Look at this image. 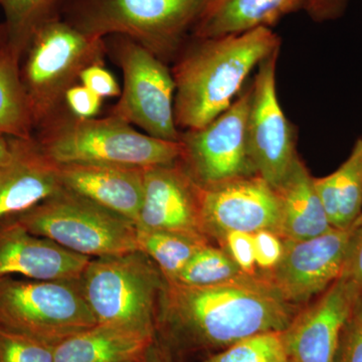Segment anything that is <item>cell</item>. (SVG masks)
<instances>
[{
	"mask_svg": "<svg viewBox=\"0 0 362 362\" xmlns=\"http://www.w3.org/2000/svg\"><path fill=\"white\" fill-rule=\"evenodd\" d=\"M126 362H173L169 356L168 349L158 342H154V344L148 349V351L140 358L134 359Z\"/></svg>",
	"mask_w": 362,
	"mask_h": 362,
	"instance_id": "36",
	"label": "cell"
},
{
	"mask_svg": "<svg viewBox=\"0 0 362 362\" xmlns=\"http://www.w3.org/2000/svg\"><path fill=\"white\" fill-rule=\"evenodd\" d=\"M280 51L258 66L251 84L247 121L250 157L257 175L278 188L289 173L295 159L296 128L286 117L277 94L276 68Z\"/></svg>",
	"mask_w": 362,
	"mask_h": 362,
	"instance_id": "11",
	"label": "cell"
},
{
	"mask_svg": "<svg viewBox=\"0 0 362 362\" xmlns=\"http://www.w3.org/2000/svg\"><path fill=\"white\" fill-rule=\"evenodd\" d=\"M285 331H272L245 338L204 362H289Z\"/></svg>",
	"mask_w": 362,
	"mask_h": 362,
	"instance_id": "27",
	"label": "cell"
},
{
	"mask_svg": "<svg viewBox=\"0 0 362 362\" xmlns=\"http://www.w3.org/2000/svg\"><path fill=\"white\" fill-rule=\"evenodd\" d=\"M107 56L123 74L120 99L112 115L138 126L147 135L180 142L175 118V82L168 64L124 35L105 37Z\"/></svg>",
	"mask_w": 362,
	"mask_h": 362,
	"instance_id": "9",
	"label": "cell"
},
{
	"mask_svg": "<svg viewBox=\"0 0 362 362\" xmlns=\"http://www.w3.org/2000/svg\"><path fill=\"white\" fill-rule=\"evenodd\" d=\"M68 192L85 197L136 223L141 206L145 169L109 164H58Z\"/></svg>",
	"mask_w": 362,
	"mask_h": 362,
	"instance_id": "18",
	"label": "cell"
},
{
	"mask_svg": "<svg viewBox=\"0 0 362 362\" xmlns=\"http://www.w3.org/2000/svg\"><path fill=\"white\" fill-rule=\"evenodd\" d=\"M347 0H308L304 11L316 23L337 20L344 13Z\"/></svg>",
	"mask_w": 362,
	"mask_h": 362,
	"instance_id": "35",
	"label": "cell"
},
{
	"mask_svg": "<svg viewBox=\"0 0 362 362\" xmlns=\"http://www.w3.org/2000/svg\"><path fill=\"white\" fill-rule=\"evenodd\" d=\"M290 362V361H289Z\"/></svg>",
	"mask_w": 362,
	"mask_h": 362,
	"instance_id": "39",
	"label": "cell"
},
{
	"mask_svg": "<svg viewBox=\"0 0 362 362\" xmlns=\"http://www.w3.org/2000/svg\"><path fill=\"white\" fill-rule=\"evenodd\" d=\"M103 104V98L81 85H74L68 90L65 96L66 109L73 115L81 118H95Z\"/></svg>",
	"mask_w": 362,
	"mask_h": 362,
	"instance_id": "32",
	"label": "cell"
},
{
	"mask_svg": "<svg viewBox=\"0 0 362 362\" xmlns=\"http://www.w3.org/2000/svg\"><path fill=\"white\" fill-rule=\"evenodd\" d=\"M357 221L346 230L333 228L310 239H283L282 258L273 270L262 275L290 303H307L341 277Z\"/></svg>",
	"mask_w": 362,
	"mask_h": 362,
	"instance_id": "12",
	"label": "cell"
},
{
	"mask_svg": "<svg viewBox=\"0 0 362 362\" xmlns=\"http://www.w3.org/2000/svg\"><path fill=\"white\" fill-rule=\"evenodd\" d=\"M313 178L298 156L284 181L276 188L280 201L278 235L282 239H310L332 230Z\"/></svg>",
	"mask_w": 362,
	"mask_h": 362,
	"instance_id": "20",
	"label": "cell"
},
{
	"mask_svg": "<svg viewBox=\"0 0 362 362\" xmlns=\"http://www.w3.org/2000/svg\"><path fill=\"white\" fill-rule=\"evenodd\" d=\"M105 39L90 37L59 14L37 28L21 58V77L35 131L65 108L66 93L88 66L104 65Z\"/></svg>",
	"mask_w": 362,
	"mask_h": 362,
	"instance_id": "5",
	"label": "cell"
},
{
	"mask_svg": "<svg viewBox=\"0 0 362 362\" xmlns=\"http://www.w3.org/2000/svg\"><path fill=\"white\" fill-rule=\"evenodd\" d=\"M42 152L57 164H109L147 169L180 160V142L138 132L131 124L108 114L81 118L66 107L33 134Z\"/></svg>",
	"mask_w": 362,
	"mask_h": 362,
	"instance_id": "4",
	"label": "cell"
},
{
	"mask_svg": "<svg viewBox=\"0 0 362 362\" xmlns=\"http://www.w3.org/2000/svg\"><path fill=\"white\" fill-rule=\"evenodd\" d=\"M7 45V30L4 23H0V49Z\"/></svg>",
	"mask_w": 362,
	"mask_h": 362,
	"instance_id": "38",
	"label": "cell"
},
{
	"mask_svg": "<svg viewBox=\"0 0 362 362\" xmlns=\"http://www.w3.org/2000/svg\"><path fill=\"white\" fill-rule=\"evenodd\" d=\"M202 218L207 237L221 243L230 232L278 233L280 201L277 190L258 175L202 187Z\"/></svg>",
	"mask_w": 362,
	"mask_h": 362,
	"instance_id": "13",
	"label": "cell"
},
{
	"mask_svg": "<svg viewBox=\"0 0 362 362\" xmlns=\"http://www.w3.org/2000/svg\"><path fill=\"white\" fill-rule=\"evenodd\" d=\"M362 292L340 277L285 330L290 362H337L343 329Z\"/></svg>",
	"mask_w": 362,
	"mask_h": 362,
	"instance_id": "15",
	"label": "cell"
},
{
	"mask_svg": "<svg viewBox=\"0 0 362 362\" xmlns=\"http://www.w3.org/2000/svg\"><path fill=\"white\" fill-rule=\"evenodd\" d=\"M81 284L98 324L156 335L165 279L141 252L90 259Z\"/></svg>",
	"mask_w": 362,
	"mask_h": 362,
	"instance_id": "6",
	"label": "cell"
},
{
	"mask_svg": "<svg viewBox=\"0 0 362 362\" xmlns=\"http://www.w3.org/2000/svg\"><path fill=\"white\" fill-rule=\"evenodd\" d=\"M54 346L0 327V362H54Z\"/></svg>",
	"mask_w": 362,
	"mask_h": 362,
	"instance_id": "28",
	"label": "cell"
},
{
	"mask_svg": "<svg viewBox=\"0 0 362 362\" xmlns=\"http://www.w3.org/2000/svg\"><path fill=\"white\" fill-rule=\"evenodd\" d=\"M11 156L0 166V221L13 218L64 189L58 164L35 137H11Z\"/></svg>",
	"mask_w": 362,
	"mask_h": 362,
	"instance_id": "17",
	"label": "cell"
},
{
	"mask_svg": "<svg viewBox=\"0 0 362 362\" xmlns=\"http://www.w3.org/2000/svg\"><path fill=\"white\" fill-rule=\"evenodd\" d=\"M213 0H64L59 14L90 37L124 35L173 64Z\"/></svg>",
	"mask_w": 362,
	"mask_h": 362,
	"instance_id": "3",
	"label": "cell"
},
{
	"mask_svg": "<svg viewBox=\"0 0 362 362\" xmlns=\"http://www.w3.org/2000/svg\"><path fill=\"white\" fill-rule=\"evenodd\" d=\"M201 192L180 161L145 169L136 226L209 242L202 223Z\"/></svg>",
	"mask_w": 362,
	"mask_h": 362,
	"instance_id": "14",
	"label": "cell"
},
{
	"mask_svg": "<svg viewBox=\"0 0 362 362\" xmlns=\"http://www.w3.org/2000/svg\"><path fill=\"white\" fill-rule=\"evenodd\" d=\"M0 133L28 139L35 134L30 102L21 77V57L7 45L0 49Z\"/></svg>",
	"mask_w": 362,
	"mask_h": 362,
	"instance_id": "23",
	"label": "cell"
},
{
	"mask_svg": "<svg viewBox=\"0 0 362 362\" xmlns=\"http://www.w3.org/2000/svg\"><path fill=\"white\" fill-rule=\"evenodd\" d=\"M299 311L262 274L204 287L165 280L157 331L178 349H225L252 335L285 331Z\"/></svg>",
	"mask_w": 362,
	"mask_h": 362,
	"instance_id": "1",
	"label": "cell"
},
{
	"mask_svg": "<svg viewBox=\"0 0 362 362\" xmlns=\"http://www.w3.org/2000/svg\"><path fill=\"white\" fill-rule=\"evenodd\" d=\"M206 244L209 243L180 233L145 230L136 226L137 251L156 264L168 282H173L195 252Z\"/></svg>",
	"mask_w": 362,
	"mask_h": 362,
	"instance_id": "24",
	"label": "cell"
},
{
	"mask_svg": "<svg viewBox=\"0 0 362 362\" xmlns=\"http://www.w3.org/2000/svg\"><path fill=\"white\" fill-rule=\"evenodd\" d=\"M254 235L255 256L257 268L263 272L273 270L278 265L284 252V240L270 230H259Z\"/></svg>",
	"mask_w": 362,
	"mask_h": 362,
	"instance_id": "31",
	"label": "cell"
},
{
	"mask_svg": "<svg viewBox=\"0 0 362 362\" xmlns=\"http://www.w3.org/2000/svg\"><path fill=\"white\" fill-rule=\"evenodd\" d=\"M341 277L356 284L362 292V216L350 240Z\"/></svg>",
	"mask_w": 362,
	"mask_h": 362,
	"instance_id": "34",
	"label": "cell"
},
{
	"mask_svg": "<svg viewBox=\"0 0 362 362\" xmlns=\"http://www.w3.org/2000/svg\"><path fill=\"white\" fill-rule=\"evenodd\" d=\"M90 259L33 235L14 216L0 221V278L77 280Z\"/></svg>",
	"mask_w": 362,
	"mask_h": 362,
	"instance_id": "16",
	"label": "cell"
},
{
	"mask_svg": "<svg viewBox=\"0 0 362 362\" xmlns=\"http://www.w3.org/2000/svg\"><path fill=\"white\" fill-rule=\"evenodd\" d=\"M308 0H213L195 26L199 39L272 28L289 14L305 9Z\"/></svg>",
	"mask_w": 362,
	"mask_h": 362,
	"instance_id": "19",
	"label": "cell"
},
{
	"mask_svg": "<svg viewBox=\"0 0 362 362\" xmlns=\"http://www.w3.org/2000/svg\"><path fill=\"white\" fill-rule=\"evenodd\" d=\"M337 362H362V294L343 329Z\"/></svg>",
	"mask_w": 362,
	"mask_h": 362,
	"instance_id": "29",
	"label": "cell"
},
{
	"mask_svg": "<svg viewBox=\"0 0 362 362\" xmlns=\"http://www.w3.org/2000/svg\"><path fill=\"white\" fill-rule=\"evenodd\" d=\"M64 0H0L7 30V47L21 58L26 45L44 21L59 14Z\"/></svg>",
	"mask_w": 362,
	"mask_h": 362,
	"instance_id": "25",
	"label": "cell"
},
{
	"mask_svg": "<svg viewBox=\"0 0 362 362\" xmlns=\"http://www.w3.org/2000/svg\"><path fill=\"white\" fill-rule=\"evenodd\" d=\"M156 335L97 324L54 346V362H126L144 356Z\"/></svg>",
	"mask_w": 362,
	"mask_h": 362,
	"instance_id": "21",
	"label": "cell"
},
{
	"mask_svg": "<svg viewBox=\"0 0 362 362\" xmlns=\"http://www.w3.org/2000/svg\"><path fill=\"white\" fill-rule=\"evenodd\" d=\"M246 274L240 271L225 249L211 244L199 250L173 283L204 287L230 282Z\"/></svg>",
	"mask_w": 362,
	"mask_h": 362,
	"instance_id": "26",
	"label": "cell"
},
{
	"mask_svg": "<svg viewBox=\"0 0 362 362\" xmlns=\"http://www.w3.org/2000/svg\"><path fill=\"white\" fill-rule=\"evenodd\" d=\"M221 243L243 273L256 275V256L252 233H228L223 235Z\"/></svg>",
	"mask_w": 362,
	"mask_h": 362,
	"instance_id": "30",
	"label": "cell"
},
{
	"mask_svg": "<svg viewBox=\"0 0 362 362\" xmlns=\"http://www.w3.org/2000/svg\"><path fill=\"white\" fill-rule=\"evenodd\" d=\"M11 137L0 133V166L4 163L11 156Z\"/></svg>",
	"mask_w": 362,
	"mask_h": 362,
	"instance_id": "37",
	"label": "cell"
},
{
	"mask_svg": "<svg viewBox=\"0 0 362 362\" xmlns=\"http://www.w3.org/2000/svg\"><path fill=\"white\" fill-rule=\"evenodd\" d=\"M78 83L103 99L121 95V89L115 77L104 65L88 66L81 74Z\"/></svg>",
	"mask_w": 362,
	"mask_h": 362,
	"instance_id": "33",
	"label": "cell"
},
{
	"mask_svg": "<svg viewBox=\"0 0 362 362\" xmlns=\"http://www.w3.org/2000/svg\"><path fill=\"white\" fill-rule=\"evenodd\" d=\"M14 218L33 235L88 258L137 251L135 223L65 188Z\"/></svg>",
	"mask_w": 362,
	"mask_h": 362,
	"instance_id": "7",
	"label": "cell"
},
{
	"mask_svg": "<svg viewBox=\"0 0 362 362\" xmlns=\"http://www.w3.org/2000/svg\"><path fill=\"white\" fill-rule=\"evenodd\" d=\"M251 85L223 113L199 129L181 131L180 163L202 187L257 175L247 148Z\"/></svg>",
	"mask_w": 362,
	"mask_h": 362,
	"instance_id": "10",
	"label": "cell"
},
{
	"mask_svg": "<svg viewBox=\"0 0 362 362\" xmlns=\"http://www.w3.org/2000/svg\"><path fill=\"white\" fill-rule=\"evenodd\" d=\"M81 279L0 278V327L56 346L97 325Z\"/></svg>",
	"mask_w": 362,
	"mask_h": 362,
	"instance_id": "8",
	"label": "cell"
},
{
	"mask_svg": "<svg viewBox=\"0 0 362 362\" xmlns=\"http://www.w3.org/2000/svg\"><path fill=\"white\" fill-rule=\"evenodd\" d=\"M313 181L332 228H351L362 216V135L337 170Z\"/></svg>",
	"mask_w": 362,
	"mask_h": 362,
	"instance_id": "22",
	"label": "cell"
},
{
	"mask_svg": "<svg viewBox=\"0 0 362 362\" xmlns=\"http://www.w3.org/2000/svg\"><path fill=\"white\" fill-rule=\"evenodd\" d=\"M281 44L277 33L267 28L211 39L192 35L171 68L178 129H199L223 113L250 74L281 51Z\"/></svg>",
	"mask_w": 362,
	"mask_h": 362,
	"instance_id": "2",
	"label": "cell"
}]
</instances>
